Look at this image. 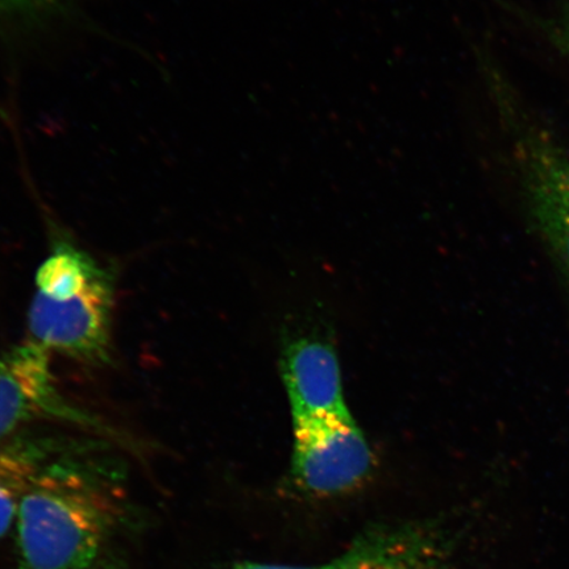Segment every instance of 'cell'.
Instances as JSON below:
<instances>
[{"instance_id": "30bf717a", "label": "cell", "mask_w": 569, "mask_h": 569, "mask_svg": "<svg viewBox=\"0 0 569 569\" xmlns=\"http://www.w3.org/2000/svg\"><path fill=\"white\" fill-rule=\"evenodd\" d=\"M63 0H0V17L16 21H36L51 16Z\"/></svg>"}, {"instance_id": "52a82bcc", "label": "cell", "mask_w": 569, "mask_h": 569, "mask_svg": "<svg viewBox=\"0 0 569 569\" xmlns=\"http://www.w3.org/2000/svg\"><path fill=\"white\" fill-rule=\"evenodd\" d=\"M284 383L295 421L348 411L337 355L322 341L300 340L289 348Z\"/></svg>"}, {"instance_id": "9c48e42d", "label": "cell", "mask_w": 569, "mask_h": 569, "mask_svg": "<svg viewBox=\"0 0 569 569\" xmlns=\"http://www.w3.org/2000/svg\"><path fill=\"white\" fill-rule=\"evenodd\" d=\"M505 7L532 30L542 34L569 67V0H553L549 13H536L515 4L505 3Z\"/></svg>"}, {"instance_id": "6da1fadb", "label": "cell", "mask_w": 569, "mask_h": 569, "mask_svg": "<svg viewBox=\"0 0 569 569\" xmlns=\"http://www.w3.org/2000/svg\"><path fill=\"white\" fill-rule=\"evenodd\" d=\"M120 515V496L101 473L81 462L49 460L19 505L21 568L89 569Z\"/></svg>"}, {"instance_id": "8992f818", "label": "cell", "mask_w": 569, "mask_h": 569, "mask_svg": "<svg viewBox=\"0 0 569 569\" xmlns=\"http://www.w3.org/2000/svg\"><path fill=\"white\" fill-rule=\"evenodd\" d=\"M451 540L429 522L380 525L360 533L326 563L293 566L243 561L230 569H451Z\"/></svg>"}, {"instance_id": "8fae6325", "label": "cell", "mask_w": 569, "mask_h": 569, "mask_svg": "<svg viewBox=\"0 0 569 569\" xmlns=\"http://www.w3.org/2000/svg\"><path fill=\"white\" fill-rule=\"evenodd\" d=\"M97 569H126L122 565L118 563V561H107V563H103L99 566Z\"/></svg>"}, {"instance_id": "3957f363", "label": "cell", "mask_w": 569, "mask_h": 569, "mask_svg": "<svg viewBox=\"0 0 569 569\" xmlns=\"http://www.w3.org/2000/svg\"><path fill=\"white\" fill-rule=\"evenodd\" d=\"M486 74L523 209L569 282V139L538 117L500 68Z\"/></svg>"}, {"instance_id": "5b68a950", "label": "cell", "mask_w": 569, "mask_h": 569, "mask_svg": "<svg viewBox=\"0 0 569 569\" xmlns=\"http://www.w3.org/2000/svg\"><path fill=\"white\" fill-rule=\"evenodd\" d=\"M51 358L52 353L30 340L0 355V443L40 422L99 427L60 393Z\"/></svg>"}, {"instance_id": "7a4b0ae2", "label": "cell", "mask_w": 569, "mask_h": 569, "mask_svg": "<svg viewBox=\"0 0 569 569\" xmlns=\"http://www.w3.org/2000/svg\"><path fill=\"white\" fill-rule=\"evenodd\" d=\"M34 282L28 340L81 365H109L116 311L109 270L82 249L61 243L42 261Z\"/></svg>"}, {"instance_id": "ba28073f", "label": "cell", "mask_w": 569, "mask_h": 569, "mask_svg": "<svg viewBox=\"0 0 569 569\" xmlns=\"http://www.w3.org/2000/svg\"><path fill=\"white\" fill-rule=\"evenodd\" d=\"M53 452L48 440L24 436L0 443V539L17 521L21 498Z\"/></svg>"}, {"instance_id": "277c9868", "label": "cell", "mask_w": 569, "mask_h": 569, "mask_svg": "<svg viewBox=\"0 0 569 569\" xmlns=\"http://www.w3.org/2000/svg\"><path fill=\"white\" fill-rule=\"evenodd\" d=\"M373 457L350 412L295 421L291 475L306 493L348 492L368 478Z\"/></svg>"}]
</instances>
